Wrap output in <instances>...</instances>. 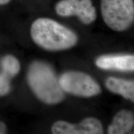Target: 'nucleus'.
I'll return each instance as SVG.
<instances>
[{"instance_id":"obj_12","label":"nucleus","mask_w":134,"mask_h":134,"mask_svg":"<svg viewBox=\"0 0 134 134\" xmlns=\"http://www.w3.org/2000/svg\"><path fill=\"white\" fill-rule=\"evenodd\" d=\"M7 127L4 122L0 121V134H4L6 133Z\"/></svg>"},{"instance_id":"obj_3","label":"nucleus","mask_w":134,"mask_h":134,"mask_svg":"<svg viewBox=\"0 0 134 134\" xmlns=\"http://www.w3.org/2000/svg\"><path fill=\"white\" fill-rule=\"evenodd\" d=\"M100 9L105 23L114 31H125L133 23V0H101Z\"/></svg>"},{"instance_id":"obj_10","label":"nucleus","mask_w":134,"mask_h":134,"mask_svg":"<svg viewBox=\"0 0 134 134\" xmlns=\"http://www.w3.org/2000/svg\"><path fill=\"white\" fill-rule=\"evenodd\" d=\"M1 67L3 74L10 78L16 76L19 73L21 64L14 56L7 55L1 59Z\"/></svg>"},{"instance_id":"obj_8","label":"nucleus","mask_w":134,"mask_h":134,"mask_svg":"<svg viewBox=\"0 0 134 134\" xmlns=\"http://www.w3.org/2000/svg\"><path fill=\"white\" fill-rule=\"evenodd\" d=\"M134 125L133 114L128 110H122L117 113L113 122L108 127V133L124 134L132 130Z\"/></svg>"},{"instance_id":"obj_11","label":"nucleus","mask_w":134,"mask_h":134,"mask_svg":"<svg viewBox=\"0 0 134 134\" xmlns=\"http://www.w3.org/2000/svg\"><path fill=\"white\" fill-rule=\"evenodd\" d=\"M11 90L9 78L3 73L0 74V97L6 96Z\"/></svg>"},{"instance_id":"obj_9","label":"nucleus","mask_w":134,"mask_h":134,"mask_svg":"<svg viewBox=\"0 0 134 134\" xmlns=\"http://www.w3.org/2000/svg\"><path fill=\"white\" fill-rule=\"evenodd\" d=\"M105 85L110 91L119 94L132 102L134 101L133 81L109 77L105 81Z\"/></svg>"},{"instance_id":"obj_6","label":"nucleus","mask_w":134,"mask_h":134,"mask_svg":"<svg viewBox=\"0 0 134 134\" xmlns=\"http://www.w3.org/2000/svg\"><path fill=\"white\" fill-rule=\"evenodd\" d=\"M52 132L54 134H101L103 128L98 119L89 117L77 125L63 120L57 121L52 127Z\"/></svg>"},{"instance_id":"obj_4","label":"nucleus","mask_w":134,"mask_h":134,"mask_svg":"<svg viewBox=\"0 0 134 134\" xmlns=\"http://www.w3.org/2000/svg\"><path fill=\"white\" fill-rule=\"evenodd\" d=\"M58 82L63 92L90 98L101 92L99 84L90 75L79 71H68L61 75Z\"/></svg>"},{"instance_id":"obj_13","label":"nucleus","mask_w":134,"mask_h":134,"mask_svg":"<svg viewBox=\"0 0 134 134\" xmlns=\"http://www.w3.org/2000/svg\"><path fill=\"white\" fill-rule=\"evenodd\" d=\"M10 1V0H0V4L3 5L8 4Z\"/></svg>"},{"instance_id":"obj_2","label":"nucleus","mask_w":134,"mask_h":134,"mask_svg":"<svg viewBox=\"0 0 134 134\" xmlns=\"http://www.w3.org/2000/svg\"><path fill=\"white\" fill-rule=\"evenodd\" d=\"M27 81L34 93L41 101L47 104H56L62 101L64 93L52 67L41 62L29 66Z\"/></svg>"},{"instance_id":"obj_7","label":"nucleus","mask_w":134,"mask_h":134,"mask_svg":"<svg viewBox=\"0 0 134 134\" xmlns=\"http://www.w3.org/2000/svg\"><path fill=\"white\" fill-rule=\"evenodd\" d=\"M96 65L103 70L133 71L134 56L133 55H103L96 60Z\"/></svg>"},{"instance_id":"obj_1","label":"nucleus","mask_w":134,"mask_h":134,"mask_svg":"<svg viewBox=\"0 0 134 134\" xmlns=\"http://www.w3.org/2000/svg\"><path fill=\"white\" fill-rule=\"evenodd\" d=\"M31 35L36 44L50 51L68 49L75 46L78 41L74 32L48 18H39L34 22Z\"/></svg>"},{"instance_id":"obj_5","label":"nucleus","mask_w":134,"mask_h":134,"mask_svg":"<svg viewBox=\"0 0 134 134\" xmlns=\"http://www.w3.org/2000/svg\"><path fill=\"white\" fill-rule=\"evenodd\" d=\"M55 10L62 17L76 16L85 24H91L96 19V11L91 0H62Z\"/></svg>"}]
</instances>
